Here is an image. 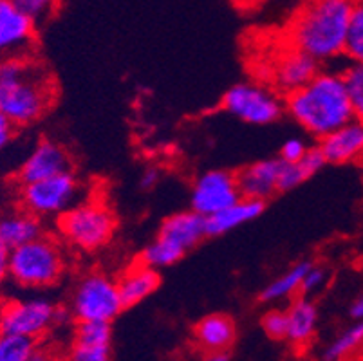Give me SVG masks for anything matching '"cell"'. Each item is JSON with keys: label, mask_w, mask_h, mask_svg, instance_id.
<instances>
[{"label": "cell", "mask_w": 363, "mask_h": 361, "mask_svg": "<svg viewBox=\"0 0 363 361\" xmlns=\"http://www.w3.org/2000/svg\"><path fill=\"white\" fill-rule=\"evenodd\" d=\"M352 6L354 0H306L289 26L291 48L318 64L342 56Z\"/></svg>", "instance_id": "3957f363"}, {"label": "cell", "mask_w": 363, "mask_h": 361, "mask_svg": "<svg viewBox=\"0 0 363 361\" xmlns=\"http://www.w3.org/2000/svg\"><path fill=\"white\" fill-rule=\"evenodd\" d=\"M35 350V340L0 334V361H29Z\"/></svg>", "instance_id": "4316f807"}, {"label": "cell", "mask_w": 363, "mask_h": 361, "mask_svg": "<svg viewBox=\"0 0 363 361\" xmlns=\"http://www.w3.org/2000/svg\"><path fill=\"white\" fill-rule=\"evenodd\" d=\"M71 170V157L62 145L44 139L31 150L18 170L22 184Z\"/></svg>", "instance_id": "4fadbf2b"}, {"label": "cell", "mask_w": 363, "mask_h": 361, "mask_svg": "<svg viewBox=\"0 0 363 361\" xmlns=\"http://www.w3.org/2000/svg\"><path fill=\"white\" fill-rule=\"evenodd\" d=\"M16 8L28 15L33 22H42L55 13L58 0H11Z\"/></svg>", "instance_id": "f1b7e54d"}, {"label": "cell", "mask_w": 363, "mask_h": 361, "mask_svg": "<svg viewBox=\"0 0 363 361\" xmlns=\"http://www.w3.org/2000/svg\"><path fill=\"white\" fill-rule=\"evenodd\" d=\"M264 203L255 199L240 197L233 204L220 210L219 213L206 217V235L208 237H219V235L230 233L237 228L252 223L262 213Z\"/></svg>", "instance_id": "e0dca14e"}, {"label": "cell", "mask_w": 363, "mask_h": 361, "mask_svg": "<svg viewBox=\"0 0 363 361\" xmlns=\"http://www.w3.org/2000/svg\"><path fill=\"white\" fill-rule=\"evenodd\" d=\"M331 361H345V360H331Z\"/></svg>", "instance_id": "f35d334b"}, {"label": "cell", "mask_w": 363, "mask_h": 361, "mask_svg": "<svg viewBox=\"0 0 363 361\" xmlns=\"http://www.w3.org/2000/svg\"><path fill=\"white\" fill-rule=\"evenodd\" d=\"M351 316L354 318V320H363V293L352 302Z\"/></svg>", "instance_id": "8d00e7d4"}, {"label": "cell", "mask_w": 363, "mask_h": 361, "mask_svg": "<svg viewBox=\"0 0 363 361\" xmlns=\"http://www.w3.org/2000/svg\"><path fill=\"white\" fill-rule=\"evenodd\" d=\"M80 188V181L71 170L26 183L21 190L22 206L38 218L60 217L72 204L78 203Z\"/></svg>", "instance_id": "ba28073f"}, {"label": "cell", "mask_w": 363, "mask_h": 361, "mask_svg": "<svg viewBox=\"0 0 363 361\" xmlns=\"http://www.w3.org/2000/svg\"><path fill=\"white\" fill-rule=\"evenodd\" d=\"M196 342L204 352L228 350L235 342V323L226 314H208L196 326Z\"/></svg>", "instance_id": "d6986e66"}, {"label": "cell", "mask_w": 363, "mask_h": 361, "mask_svg": "<svg viewBox=\"0 0 363 361\" xmlns=\"http://www.w3.org/2000/svg\"><path fill=\"white\" fill-rule=\"evenodd\" d=\"M35 26L11 0H0V56H24L35 42Z\"/></svg>", "instance_id": "7c38bea8"}, {"label": "cell", "mask_w": 363, "mask_h": 361, "mask_svg": "<svg viewBox=\"0 0 363 361\" xmlns=\"http://www.w3.org/2000/svg\"><path fill=\"white\" fill-rule=\"evenodd\" d=\"M329 274L328 271L320 266H309L306 274L302 278V284H300V294H315L320 289L328 286Z\"/></svg>", "instance_id": "4dcf8cb0"}, {"label": "cell", "mask_w": 363, "mask_h": 361, "mask_svg": "<svg viewBox=\"0 0 363 361\" xmlns=\"http://www.w3.org/2000/svg\"><path fill=\"white\" fill-rule=\"evenodd\" d=\"M29 361H67L65 357L58 356V354H52L49 352V350H38L36 349L35 352H33L31 360Z\"/></svg>", "instance_id": "d590c367"}, {"label": "cell", "mask_w": 363, "mask_h": 361, "mask_svg": "<svg viewBox=\"0 0 363 361\" xmlns=\"http://www.w3.org/2000/svg\"><path fill=\"white\" fill-rule=\"evenodd\" d=\"M204 361H230L228 350H217V352H206Z\"/></svg>", "instance_id": "74e56055"}, {"label": "cell", "mask_w": 363, "mask_h": 361, "mask_svg": "<svg viewBox=\"0 0 363 361\" xmlns=\"http://www.w3.org/2000/svg\"><path fill=\"white\" fill-rule=\"evenodd\" d=\"M288 338L295 345H306L313 340L318 326V309L309 298H298L288 311Z\"/></svg>", "instance_id": "44dd1931"}, {"label": "cell", "mask_w": 363, "mask_h": 361, "mask_svg": "<svg viewBox=\"0 0 363 361\" xmlns=\"http://www.w3.org/2000/svg\"><path fill=\"white\" fill-rule=\"evenodd\" d=\"M206 235V218L194 210L179 211L161 224L157 237L141 253V262L160 270L174 266Z\"/></svg>", "instance_id": "5b68a950"}, {"label": "cell", "mask_w": 363, "mask_h": 361, "mask_svg": "<svg viewBox=\"0 0 363 361\" xmlns=\"http://www.w3.org/2000/svg\"><path fill=\"white\" fill-rule=\"evenodd\" d=\"M309 266H311V262H298L291 270L277 277L273 282L264 287L262 293H260V300L267 304L280 302V300L293 296L295 293H300V284H302V278Z\"/></svg>", "instance_id": "603a6c76"}, {"label": "cell", "mask_w": 363, "mask_h": 361, "mask_svg": "<svg viewBox=\"0 0 363 361\" xmlns=\"http://www.w3.org/2000/svg\"><path fill=\"white\" fill-rule=\"evenodd\" d=\"M160 181V172L156 168H147L141 175V188L145 190H150L152 187H156V183Z\"/></svg>", "instance_id": "836d02e7"}, {"label": "cell", "mask_w": 363, "mask_h": 361, "mask_svg": "<svg viewBox=\"0 0 363 361\" xmlns=\"http://www.w3.org/2000/svg\"><path fill=\"white\" fill-rule=\"evenodd\" d=\"M223 109L244 123L269 125L282 114V101L264 85L237 84L224 94Z\"/></svg>", "instance_id": "30bf717a"}, {"label": "cell", "mask_w": 363, "mask_h": 361, "mask_svg": "<svg viewBox=\"0 0 363 361\" xmlns=\"http://www.w3.org/2000/svg\"><path fill=\"white\" fill-rule=\"evenodd\" d=\"M342 78L345 89H347L349 101H351L352 118L363 123V64H354L352 62L342 72Z\"/></svg>", "instance_id": "484cf974"}, {"label": "cell", "mask_w": 363, "mask_h": 361, "mask_svg": "<svg viewBox=\"0 0 363 361\" xmlns=\"http://www.w3.org/2000/svg\"><path fill=\"white\" fill-rule=\"evenodd\" d=\"M282 159H262L250 167L242 168L237 177V184L242 197L255 199V201H266L275 191H279V177Z\"/></svg>", "instance_id": "2e32d148"}, {"label": "cell", "mask_w": 363, "mask_h": 361, "mask_svg": "<svg viewBox=\"0 0 363 361\" xmlns=\"http://www.w3.org/2000/svg\"><path fill=\"white\" fill-rule=\"evenodd\" d=\"M242 197L237 177L230 172L210 170L197 177L192 188L190 204L201 217H212Z\"/></svg>", "instance_id": "8fae6325"}, {"label": "cell", "mask_w": 363, "mask_h": 361, "mask_svg": "<svg viewBox=\"0 0 363 361\" xmlns=\"http://www.w3.org/2000/svg\"><path fill=\"white\" fill-rule=\"evenodd\" d=\"M123 309L118 280L100 271L84 274L78 280L69 306L76 322L111 323Z\"/></svg>", "instance_id": "52a82bcc"}, {"label": "cell", "mask_w": 363, "mask_h": 361, "mask_svg": "<svg viewBox=\"0 0 363 361\" xmlns=\"http://www.w3.org/2000/svg\"><path fill=\"white\" fill-rule=\"evenodd\" d=\"M286 111L316 139L354 119L342 74L333 71H318L303 87L289 92Z\"/></svg>", "instance_id": "6da1fadb"}, {"label": "cell", "mask_w": 363, "mask_h": 361, "mask_svg": "<svg viewBox=\"0 0 363 361\" xmlns=\"http://www.w3.org/2000/svg\"><path fill=\"white\" fill-rule=\"evenodd\" d=\"M318 150L325 163L331 165H347L363 159V123L351 119L320 139Z\"/></svg>", "instance_id": "5bb4252c"}, {"label": "cell", "mask_w": 363, "mask_h": 361, "mask_svg": "<svg viewBox=\"0 0 363 361\" xmlns=\"http://www.w3.org/2000/svg\"><path fill=\"white\" fill-rule=\"evenodd\" d=\"M116 217L98 199L72 204L58 217V231L65 243L82 251H96L111 243Z\"/></svg>", "instance_id": "8992f818"}, {"label": "cell", "mask_w": 363, "mask_h": 361, "mask_svg": "<svg viewBox=\"0 0 363 361\" xmlns=\"http://www.w3.org/2000/svg\"><path fill=\"white\" fill-rule=\"evenodd\" d=\"M308 150V145L303 143L302 139H288V141L282 145V148H280V159L286 161V163H296V161H300V159L306 155Z\"/></svg>", "instance_id": "1f68e13d"}, {"label": "cell", "mask_w": 363, "mask_h": 361, "mask_svg": "<svg viewBox=\"0 0 363 361\" xmlns=\"http://www.w3.org/2000/svg\"><path fill=\"white\" fill-rule=\"evenodd\" d=\"M262 329L273 340H282L288 334V314L282 309L267 311L262 316Z\"/></svg>", "instance_id": "f546056e"}, {"label": "cell", "mask_w": 363, "mask_h": 361, "mask_svg": "<svg viewBox=\"0 0 363 361\" xmlns=\"http://www.w3.org/2000/svg\"><path fill=\"white\" fill-rule=\"evenodd\" d=\"M52 76L26 56L0 62V112L16 127L36 123L55 101Z\"/></svg>", "instance_id": "7a4b0ae2"}, {"label": "cell", "mask_w": 363, "mask_h": 361, "mask_svg": "<svg viewBox=\"0 0 363 361\" xmlns=\"http://www.w3.org/2000/svg\"><path fill=\"white\" fill-rule=\"evenodd\" d=\"M60 311L44 298L11 300L0 306V334L40 340L58 322Z\"/></svg>", "instance_id": "9c48e42d"}, {"label": "cell", "mask_w": 363, "mask_h": 361, "mask_svg": "<svg viewBox=\"0 0 363 361\" xmlns=\"http://www.w3.org/2000/svg\"><path fill=\"white\" fill-rule=\"evenodd\" d=\"M157 286H160L157 270L147 266L145 262H138L128 267L118 280V289L125 309L143 302L145 298L157 289Z\"/></svg>", "instance_id": "ac0fdd59"}, {"label": "cell", "mask_w": 363, "mask_h": 361, "mask_svg": "<svg viewBox=\"0 0 363 361\" xmlns=\"http://www.w3.org/2000/svg\"><path fill=\"white\" fill-rule=\"evenodd\" d=\"M40 235V218L29 213L28 210L8 211L0 215V243L8 250H15Z\"/></svg>", "instance_id": "ffe728a7"}, {"label": "cell", "mask_w": 363, "mask_h": 361, "mask_svg": "<svg viewBox=\"0 0 363 361\" xmlns=\"http://www.w3.org/2000/svg\"><path fill=\"white\" fill-rule=\"evenodd\" d=\"M64 273L65 255L55 238L40 235L9 250L8 277L16 286L44 289L60 282Z\"/></svg>", "instance_id": "277c9868"}, {"label": "cell", "mask_w": 363, "mask_h": 361, "mask_svg": "<svg viewBox=\"0 0 363 361\" xmlns=\"http://www.w3.org/2000/svg\"><path fill=\"white\" fill-rule=\"evenodd\" d=\"M15 130H16V125L13 123L8 116L0 112V152L4 150V148L11 143L13 138H15Z\"/></svg>", "instance_id": "d6a6232c"}, {"label": "cell", "mask_w": 363, "mask_h": 361, "mask_svg": "<svg viewBox=\"0 0 363 361\" xmlns=\"http://www.w3.org/2000/svg\"><path fill=\"white\" fill-rule=\"evenodd\" d=\"M363 345V320H356L354 326L343 331L325 350V360H345L351 352Z\"/></svg>", "instance_id": "d4e9b609"}, {"label": "cell", "mask_w": 363, "mask_h": 361, "mask_svg": "<svg viewBox=\"0 0 363 361\" xmlns=\"http://www.w3.org/2000/svg\"><path fill=\"white\" fill-rule=\"evenodd\" d=\"M8 264H9V250L0 243V286L8 278Z\"/></svg>", "instance_id": "e575fe53"}, {"label": "cell", "mask_w": 363, "mask_h": 361, "mask_svg": "<svg viewBox=\"0 0 363 361\" xmlns=\"http://www.w3.org/2000/svg\"><path fill=\"white\" fill-rule=\"evenodd\" d=\"M318 62L306 52L291 48L284 51L272 65V79L279 91L289 92L303 87L318 72Z\"/></svg>", "instance_id": "9a60e30c"}, {"label": "cell", "mask_w": 363, "mask_h": 361, "mask_svg": "<svg viewBox=\"0 0 363 361\" xmlns=\"http://www.w3.org/2000/svg\"><path fill=\"white\" fill-rule=\"evenodd\" d=\"M323 167H325V159L320 154L318 148H309L306 155L300 161H296V163L282 161L279 177V191H288L300 187L303 181H308L309 177H313Z\"/></svg>", "instance_id": "7402d4cb"}, {"label": "cell", "mask_w": 363, "mask_h": 361, "mask_svg": "<svg viewBox=\"0 0 363 361\" xmlns=\"http://www.w3.org/2000/svg\"><path fill=\"white\" fill-rule=\"evenodd\" d=\"M67 361H111V343H72Z\"/></svg>", "instance_id": "83f0119b"}, {"label": "cell", "mask_w": 363, "mask_h": 361, "mask_svg": "<svg viewBox=\"0 0 363 361\" xmlns=\"http://www.w3.org/2000/svg\"><path fill=\"white\" fill-rule=\"evenodd\" d=\"M343 55L354 64H363V0H354Z\"/></svg>", "instance_id": "cb8c5ba5"}]
</instances>
